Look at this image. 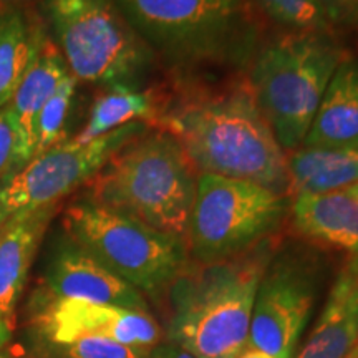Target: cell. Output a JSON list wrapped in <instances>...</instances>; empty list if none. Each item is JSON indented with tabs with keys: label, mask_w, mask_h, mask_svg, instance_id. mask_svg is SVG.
<instances>
[{
	"label": "cell",
	"mask_w": 358,
	"mask_h": 358,
	"mask_svg": "<svg viewBox=\"0 0 358 358\" xmlns=\"http://www.w3.org/2000/svg\"><path fill=\"white\" fill-rule=\"evenodd\" d=\"M332 29H358V0H315Z\"/></svg>",
	"instance_id": "cell-24"
},
{
	"label": "cell",
	"mask_w": 358,
	"mask_h": 358,
	"mask_svg": "<svg viewBox=\"0 0 358 358\" xmlns=\"http://www.w3.org/2000/svg\"><path fill=\"white\" fill-rule=\"evenodd\" d=\"M62 226L73 243L145 297L168 292L189 266L182 239L87 198L65 209Z\"/></svg>",
	"instance_id": "cell-6"
},
{
	"label": "cell",
	"mask_w": 358,
	"mask_h": 358,
	"mask_svg": "<svg viewBox=\"0 0 358 358\" xmlns=\"http://www.w3.org/2000/svg\"><path fill=\"white\" fill-rule=\"evenodd\" d=\"M236 358H275V357L268 355L267 352L259 350V348H254V347H249L248 345Z\"/></svg>",
	"instance_id": "cell-27"
},
{
	"label": "cell",
	"mask_w": 358,
	"mask_h": 358,
	"mask_svg": "<svg viewBox=\"0 0 358 358\" xmlns=\"http://www.w3.org/2000/svg\"><path fill=\"white\" fill-rule=\"evenodd\" d=\"M70 71L62 57L57 45L47 37L40 48L34 65L27 71L20 87L13 93L12 100L3 108L7 110L12 127L17 134L15 155H13L12 166L8 169V176L17 173L34 158L35 145H37V122L40 111L45 103L53 95L58 83L64 80Z\"/></svg>",
	"instance_id": "cell-13"
},
{
	"label": "cell",
	"mask_w": 358,
	"mask_h": 358,
	"mask_svg": "<svg viewBox=\"0 0 358 358\" xmlns=\"http://www.w3.org/2000/svg\"><path fill=\"white\" fill-rule=\"evenodd\" d=\"M45 358H150L153 348L128 347L115 340L100 337H83L65 343L40 345Z\"/></svg>",
	"instance_id": "cell-23"
},
{
	"label": "cell",
	"mask_w": 358,
	"mask_h": 358,
	"mask_svg": "<svg viewBox=\"0 0 358 358\" xmlns=\"http://www.w3.org/2000/svg\"><path fill=\"white\" fill-rule=\"evenodd\" d=\"M358 345V262L335 279L319 319L294 358H348Z\"/></svg>",
	"instance_id": "cell-14"
},
{
	"label": "cell",
	"mask_w": 358,
	"mask_h": 358,
	"mask_svg": "<svg viewBox=\"0 0 358 358\" xmlns=\"http://www.w3.org/2000/svg\"><path fill=\"white\" fill-rule=\"evenodd\" d=\"M348 358H358V345H357V348H355V350L352 352V355L348 357Z\"/></svg>",
	"instance_id": "cell-30"
},
{
	"label": "cell",
	"mask_w": 358,
	"mask_h": 358,
	"mask_svg": "<svg viewBox=\"0 0 358 358\" xmlns=\"http://www.w3.org/2000/svg\"><path fill=\"white\" fill-rule=\"evenodd\" d=\"M287 211L285 194L199 173L186 234L187 254L198 264H214L249 252L279 229Z\"/></svg>",
	"instance_id": "cell-8"
},
{
	"label": "cell",
	"mask_w": 358,
	"mask_h": 358,
	"mask_svg": "<svg viewBox=\"0 0 358 358\" xmlns=\"http://www.w3.org/2000/svg\"><path fill=\"white\" fill-rule=\"evenodd\" d=\"M150 358H196V357H192L189 352L182 350V348L174 345V343L166 342V343H159V345H156L153 350H151Z\"/></svg>",
	"instance_id": "cell-26"
},
{
	"label": "cell",
	"mask_w": 358,
	"mask_h": 358,
	"mask_svg": "<svg viewBox=\"0 0 358 358\" xmlns=\"http://www.w3.org/2000/svg\"><path fill=\"white\" fill-rule=\"evenodd\" d=\"M58 206L20 213L0 227V317L13 329V310L24 290L27 275L40 241Z\"/></svg>",
	"instance_id": "cell-15"
},
{
	"label": "cell",
	"mask_w": 358,
	"mask_h": 358,
	"mask_svg": "<svg viewBox=\"0 0 358 358\" xmlns=\"http://www.w3.org/2000/svg\"><path fill=\"white\" fill-rule=\"evenodd\" d=\"M148 131V123H129L85 145L64 140L34 156L0 185V227L15 214L58 206L87 185L116 151Z\"/></svg>",
	"instance_id": "cell-10"
},
{
	"label": "cell",
	"mask_w": 358,
	"mask_h": 358,
	"mask_svg": "<svg viewBox=\"0 0 358 358\" xmlns=\"http://www.w3.org/2000/svg\"><path fill=\"white\" fill-rule=\"evenodd\" d=\"M17 134L6 108L0 110V179L7 176L15 155Z\"/></svg>",
	"instance_id": "cell-25"
},
{
	"label": "cell",
	"mask_w": 358,
	"mask_h": 358,
	"mask_svg": "<svg viewBox=\"0 0 358 358\" xmlns=\"http://www.w3.org/2000/svg\"><path fill=\"white\" fill-rule=\"evenodd\" d=\"M274 249L264 241L249 252L187 266L168 289L166 342L196 358H236L248 347L254 299Z\"/></svg>",
	"instance_id": "cell-1"
},
{
	"label": "cell",
	"mask_w": 358,
	"mask_h": 358,
	"mask_svg": "<svg viewBox=\"0 0 358 358\" xmlns=\"http://www.w3.org/2000/svg\"><path fill=\"white\" fill-rule=\"evenodd\" d=\"M345 55L330 32H289L254 55L250 93L287 155L303 145L325 90Z\"/></svg>",
	"instance_id": "cell-5"
},
{
	"label": "cell",
	"mask_w": 358,
	"mask_h": 358,
	"mask_svg": "<svg viewBox=\"0 0 358 358\" xmlns=\"http://www.w3.org/2000/svg\"><path fill=\"white\" fill-rule=\"evenodd\" d=\"M320 282L317 254L299 245L274 250L257 285L248 345L275 358H294L319 299Z\"/></svg>",
	"instance_id": "cell-9"
},
{
	"label": "cell",
	"mask_w": 358,
	"mask_h": 358,
	"mask_svg": "<svg viewBox=\"0 0 358 358\" xmlns=\"http://www.w3.org/2000/svg\"><path fill=\"white\" fill-rule=\"evenodd\" d=\"M292 214L303 236L343 250L358 262V201L348 192L295 196Z\"/></svg>",
	"instance_id": "cell-17"
},
{
	"label": "cell",
	"mask_w": 358,
	"mask_h": 358,
	"mask_svg": "<svg viewBox=\"0 0 358 358\" xmlns=\"http://www.w3.org/2000/svg\"><path fill=\"white\" fill-rule=\"evenodd\" d=\"M17 2H25V0H0V3H17Z\"/></svg>",
	"instance_id": "cell-29"
},
{
	"label": "cell",
	"mask_w": 358,
	"mask_h": 358,
	"mask_svg": "<svg viewBox=\"0 0 358 358\" xmlns=\"http://www.w3.org/2000/svg\"><path fill=\"white\" fill-rule=\"evenodd\" d=\"M287 179L294 196L345 189L358 181V148H297L287 155Z\"/></svg>",
	"instance_id": "cell-18"
},
{
	"label": "cell",
	"mask_w": 358,
	"mask_h": 358,
	"mask_svg": "<svg viewBox=\"0 0 358 358\" xmlns=\"http://www.w3.org/2000/svg\"><path fill=\"white\" fill-rule=\"evenodd\" d=\"M45 13L77 82L131 85L153 64L115 0H45Z\"/></svg>",
	"instance_id": "cell-7"
},
{
	"label": "cell",
	"mask_w": 358,
	"mask_h": 358,
	"mask_svg": "<svg viewBox=\"0 0 358 358\" xmlns=\"http://www.w3.org/2000/svg\"><path fill=\"white\" fill-rule=\"evenodd\" d=\"M158 113V100L151 90L134 88L129 83L110 85L93 103L88 122L73 138L85 145L129 123H148Z\"/></svg>",
	"instance_id": "cell-20"
},
{
	"label": "cell",
	"mask_w": 358,
	"mask_h": 358,
	"mask_svg": "<svg viewBox=\"0 0 358 358\" xmlns=\"http://www.w3.org/2000/svg\"><path fill=\"white\" fill-rule=\"evenodd\" d=\"M199 171L166 129L143 133L93 176L85 198L186 243Z\"/></svg>",
	"instance_id": "cell-4"
},
{
	"label": "cell",
	"mask_w": 358,
	"mask_h": 358,
	"mask_svg": "<svg viewBox=\"0 0 358 358\" xmlns=\"http://www.w3.org/2000/svg\"><path fill=\"white\" fill-rule=\"evenodd\" d=\"M342 191L348 192V194H350L352 198H355L358 201V181L353 182L352 186H348V187H345V189H342Z\"/></svg>",
	"instance_id": "cell-28"
},
{
	"label": "cell",
	"mask_w": 358,
	"mask_h": 358,
	"mask_svg": "<svg viewBox=\"0 0 358 358\" xmlns=\"http://www.w3.org/2000/svg\"><path fill=\"white\" fill-rule=\"evenodd\" d=\"M37 297L73 299L150 312L148 299L140 290L113 274L66 234L48 259Z\"/></svg>",
	"instance_id": "cell-12"
},
{
	"label": "cell",
	"mask_w": 358,
	"mask_h": 358,
	"mask_svg": "<svg viewBox=\"0 0 358 358\" xmlns=\"http://www.w3.org/2000/svg\"><path fill=\"white\" fill-rule=\"evenodd\" d=\"M259 10L290 34L330 32L325 15L315 0H254Z\"/></svg>",
	"instance_id": "cell-21"
},
{
	"label": "cell",
	"mask_w": 358,
	"mask_h": 358,
	"mask_svg": "<svg viewBox=\"0 0 358 358\" xmlns=\"http://www.w3.org/2000/svg\"><path fill=\"white\" fill-rule=\"evenodd\" d=\"M199 173L239 179L285 194L287 153L248 88L201 98L164 118Z\"/></svg>",
	"instance_id": "cell-2"
},
{
	"label": "cell",
	"mask_w": 358,
	"mask_h": 358,
	"mask_svg": "<svg viewBox=\"0 0 358 358\" xmlns=\"http://www.w3.org/2000/svg\"><path fill=\"white\" fill-rule=\"evenodd\" d=\"M153 55L176 71L252 62L259 29L250 0H115Z\"/></svg>",
	"instance_id": "cell-3"
},
{
	"label": "cell",
	"mask_w": 358,
	"mask_h": 358,
	"mask_svg": "<svg viewBox=\"0 0 358 358\" xmlns=\"http://www.w3.org/2000/svg\"><path fill=\"white\" fill-rule=\"evenodd\" d=\"M77 83V78L69 73L58 83L53 95L45 103L37 122V145H35L34 156L45 153L52 146L65 140L64 127L71 103H73Z\"/></svg>",
	"instance_id": "cell-22"
},
{
	"label": "cell",
	"mask_w": 358,
	"mask_h": 358,
	"mask_svg": "<svg viewBox=\"0 0 358 358\" xmlns=\"http://www.w3.org/2000/svg\"><path fill=\"white\" fill-rule=\"evenodd\" d=\"M45 40L43 27L25 13H0V110L12 100Z\"/></svg>",
	"instance_id": "cell-19"
},
{
	"label": "cell",
	"mask_w": 358,
	"mask_h": 358,
	"mask_svg": "<svg viewBox=\"0 0 358 358\" xmlns=\"http://www.w3.org/2000/svg\"><path fill=\"white\" fill-rule=\"evenodd\" d=\"M34 306L38 345L100 337L128 347L155 348L164 338V330L150 312L73 299L35 297Z\"/></svg>",
	"instance_id": "cell-11"
},
{
	"label": "cell",
	"mask_w": 358,
	"mask_h": 358,
	"mask_svg": "<svg viewBox=\"0 0 358 358\" xmlns=\"http://www.w3.org/2000/svg\"><path fill=\"white\" fill-rule=\"evenodd\" d=\"M302 146L358 148V60L345 55L335 70Z\"/></svg>",
	"instance_id": "cell-16"
}]
</instances>
